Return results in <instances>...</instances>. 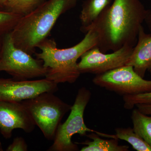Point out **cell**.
<instances>
[{
	"instance_id": "obj_1",
	"label": "cell",
	"mask_w": 151,
	"mask_h": 151,
	"mask_svg": "<svg viewBox=\"0 0 151 151\" xmlns=\"http://www.w3.org/2000/svg\"><path fill=\"white\" fill-rule=\"evenodd\" d=\"M147 10L139 0H114L85 31L96 32L97 46L104 53L135 46Z\"/></svg>"
},
{
	"instance_id": "obj_2",
	"label": "cell",
	"mask_w": 151,
	"mask_h": 151,
	"mask_svg": "<svg viewBox=\"0 0 151 151\" xmlns=\"http://www.w3.org/2000/svg\"><path fill=\"white\" fill-rule=\"evenodd\" d=\"M78 0H48L22 17L11 35L16 46L32 55L47 38L59 17L76 5Z\"/></svg>"
},
{
	"instance_id": "obj_3",
	"label": "cell",
	"mask_w": 151,
	"mask_h": 151,
	"mask_svg": "<svg viewBox=\"0 0 151 151\" xmlns=\"http://www.w3.org/2000/svg\"><path fill=\"white\" fill-rule=\"evenodd\" d=\"M97 33L90 29L80 42L69 48L59 49L53 40L47 38L37 47L40 52H35L36 58L43 62L47 70L45 78L56 84L73 83L81 74L77 60L90 49L97 46Z\"/></svg>"
},
{
	"instance_id": "obj_4",
	"label": "cell",
	"mask_w": 151,
	"mask_h": 151,
	"mask_svg": "<svg viewBox=\"0 0 151 151\" xmlns=\"http://www.w3.org/2000/svg\"><path fill=\"white\" fill-rule=\"evenodd\" d=\"M21 102L48 140H54L63 118L72 107L51 92H43Z\"/></svg>"
},
{
	"instance_id": "obj_5",
	"label": "cell",
	"mask_w": 151,
	"mask_h": 151,
	"mask_svg": "<svg viewBox=\"0 0 151 151\" xmlns=\"http://www.w3.org/2000/svg\"><path fill=\"white\" fill-rule=\"evenodd\" d=\"M10 32L3 36L0 52V71H5L14 79L20 81L45 77L47 70L42 61L33 58L31 55L17 47Z\"/></svg>"
},
{
	"instance_id": "obj_6",
	"label": "cell",
	"mask_w": 151,
	"mask_h": 151,
	"mask_svg": "<svg viewBox=\"0 0 151 151\" xmlns=\"http://www.w3.org/2000/svg\"><path fill=\"white\" fill-rule=\"evenodd\" d=\"M91 95V92L85 87H82L78 89L68 118L58 127L53 144L47 151H78L79 149L77 144L71 141L72 137L76 134L86 136L87 132H94L103 137L104 133L89 129L84 123V111L90 101Z\"/></svg>"
},
{
	"instance_id": "obj_7",
	"label": "cell",
	"mask_w": 151,
	"mask_h": 151,
	"mask_svg": "<svg viewBox=\"0 0 151 151\" xmlns=\"http://www.w3.org/2000/svg\"><path fill=\"white\" fill-rule=\"evenodd\" d=\"M92 81L97 86L123 96L151 92V80L138 75L131 65H124L97 75Z\"/></svg>"
},
{
	"instance_id": "obj_8",
	"label": "cell",
	"mask_w": 151,
	"mask_h": 151,
	"mask_svg": "<svg viewBox=\"0 0 151 151\" xmlns=\"http://www.w3.org/2000/svg\"><path fill=\"white\" fill-rule=\"evenodd\" d=\"M133 47L125 46L112 53L106 54L97 46L84 52L78 63L81 73L99 75L126 65L132 52Z\"/></svg>"
},
{
	"instance_id": "obj_9",
	"label": "cell",
	"mask_w": 151,
	"mask_h": 151,
	"mask_svg": "<svg viewBox=\"0 0 151 151\" xmlns=\"http://www.w3.org/2000/svg\"><path fill=\"white\" fill-rule=\"evenodd\" d=\"M58 84L46 78L20 81L0 78V101L21 102L43 92L55 93Z\"/></svg>"
},
{
	"instance_id": "obj_10",
	"label": "cell",
	"mask_w": 151,
	"mask_h": 151,
	"mask_svg": "<svg viewBox=\"0 0 151 151\" xmlns=\"http://www.w3.org/2000/svg\"><path fill=\"white\" fill-rule=\"evenodd\" d=\"M35 126L22 102L0 101V132L4 138L10 139L16 129L31 133Z\"/></svg>"
},
{
	"instance_id": "obj_11",
	"label": "cell",
	"mask_w": 151,
	"mask_h": 151,
	"mask_svg": "<svg viewBox=\"0 0 151 151\" xmlns=\"http://www.w3.org/2000/svg\"><path fill=\"white\" fill-rule=\"evenodd\" d=\"M151 63V34L147 33L142 26L139 30L137 43L126 65L133 66L135 72L144 78Z\"/></svg>"
},
{
	"instance_id": "obj_12",
	"label": "cell",
	"mask_w": 151,
	"mask_h": 151,
	"mask_svg": "<svg viewBox=\"0 0 151 151\" xmlns=\"http://www.w3.org/2000/svg\"><path fill=\"white\" fill-rule=\"evenodd\" d=\"M111 0H86L82 6L79 15L81 30L84 32L99 17L105 8L111 4Z\"/></svg>"
},
{
	"instance_id": "obj_13",
	"label": "cell",
	"mask_w": 151,
	"mask_h": 151,
	"mask_svg": "<svg viewBox=\"0 0 151 151\" xmlns=\"http://www.w3.org/2000/svg\"><path fill=\"white\" fill-rule=\"evenodd\" d=\"M86 137L92 141L86 140L83 142H75L76 144L84 145L81 151H128L129 147L127 145H120L119 139H103L99 137V136L94 132H92Z\"/></svg>"
},
{
	"instance_id": "obj_14",
	"label": "cell",
	"mask_w": 151,
	"mask_h": 151,
	"mask_svg": "<svg viewBox=\"0 0 151 151\" xmlns=\"http://www.w3.org/2000/svg\"><path fill=\"white\" fill-rule=\"evenodd\" d=\"M115 132L116 134L113 135V139L126 141L137 151H151V146L137 134L133 128H117L115 129Z\"/></svg>"
},
{
	"instance_id": "obj_15",
	"label": "cell",
	"mask_w": 151,
	"mask_h": 151,
	"mask_svg": "<svg viewBox=\"0 0 151 151\" xmlns=\"http://www.w3.org/2000/svg\"><path fill=\"white\" fill-rule=\"evenodd\" d=\"M131 118L134 131L151 146V116L142 113L137 108L132 111Z\"/></svg>"
},
{
	"instance_id": "obj_16",
	"label": "cell",
	"mask_w": 151,
	"mask_h": 151,
	"mask_svg": "<svg viewBox=\"0 0 151 151\" xmlns=\"http://www.w3.org/2000/svg\"><path fill=\"white\" fill-rule=\"evenodd\" d=\"M43 0H4L3 9L22 17L27 15L43 2Z\"/></svg>"
},
{
	"instance_id": "obj_17",
	"label": "cell",
	"mask_w": 151,
	"mask_h": 151,
	"mask_svg": "<svg viewBox=\"0 0 151 151\" xmlns=\"http://www.w3.org/2000/svg\"><path fill=\"white\" fill-rule=\"evenodd\" d=\"M22 17L9 11L0 9V35L11 32Z\"/></svg>"
},
{
	"instance_id": "obj_18",
	"label": "cell",
	"mask_w": 151,
	"mask_h": 151,
	"mask_svg": "<svg viewBox=\"0 0 151 151\" xmlns=\"http://www.w3.org/2000/svg\"><path fill=\"white\" fill-rule=\"evenodd\" d=\"M151 75V70H149ZM124 108L131 110L137 104H151V92L123 96Z\"/></svg>"
},
{
	"instance_id": "obj_19",
	"label": "cell",
	"mask_w": 151,
	"mask_h": 151,
	"mask_svg": "<svg viewBox=\"0 0 151 151\" xmlns=\"http://www.w3.org/2000/svg\"><path fill=\"white\" fill-rule=\"evenodd\" d=\"M28 145L24 139L22 137H17L7 147L6 151H27Z\"/></svg>"
},
{
	"instance_id": "obj_20",
	"label": "cell",
	"mask_w": 151,
	"mask_h": 151,
	"mask_svg": "<svg viewBox=\"0 0 151 151\" xmlns=\"http://www.w3.org/2000/svg\"><path fill=\"white\" fill-rule=\"evenodd\" d=\"M135 106L142 113L151 116V104H137Z\"/></svg>"
},
{
	"instance_id": "obj_21",
	"label": "cell",
	"mask_w": 151,
	"mask_h": 151,
	"mask_svg": "<svg viewBox=\"0 0 151 151\" xmlns=\"http://www.w3.org/2000/svg\"><path fill=\"white\" fill-rule=\"evenodd\" d=\"M145 22L147 26L151 32V10L147 11Z\"/></svg>"
},
{
	"instance_id": "obj_22",
	"label": "cell",
	"mask_w": 151,
	"mask_h": 151,
	"mask_svg": "<svg viewBox=\"0 0 151 151\" xmlns=\"http://www.w3.org/2000/svg\"><path fill=\"white\" fill-rule=\"evenodd\" d=\"M3 38V36L0 35V52H1Z\"/></svg>"
},
{
	"instance_id": "obj_23",
	"label": "cell",
	"mask_w": 151,
	"mask_h": 151,
	"mask_svg": "<svg viewBox=\"0 0 151 151\" xmlns=\"http://www.w3.org/2000/svg\"><path fill=\"white\" fill-rule=\"evenodd\" d=\"M4 1V0H0V9H3V4Z\"/></svg>"
},
{
	"instance_id": "obj_24",
	"label": "cell",
	"mask_w": 151,
	"mask_h": 151,
	"mask_svg": "<svg viewBox=\"0 0 151 151\" xmlns=\"http://www.w3.org/2000/svg\"><path fill=\"white\" fill-rule=\"evenodd\" d=\"M4 151V149H3L2 144V143L0 142V151Z\"/></svg>"
},
{
	"instance_id": "obj_25",
	"label": "cell",
	"mask_w": 151,
	"mask_h": 151,
	"mask_svg": "<svg viewBox=\"0 0 151 151\" xmlns=\"http://www.w3.org/2000/svg\"><path fill=\"white\" fill-rule=\"evenodd\" d=\"M151 70V63H150V66H149L148 70Z\"/></svg>"
}]
</instances>
